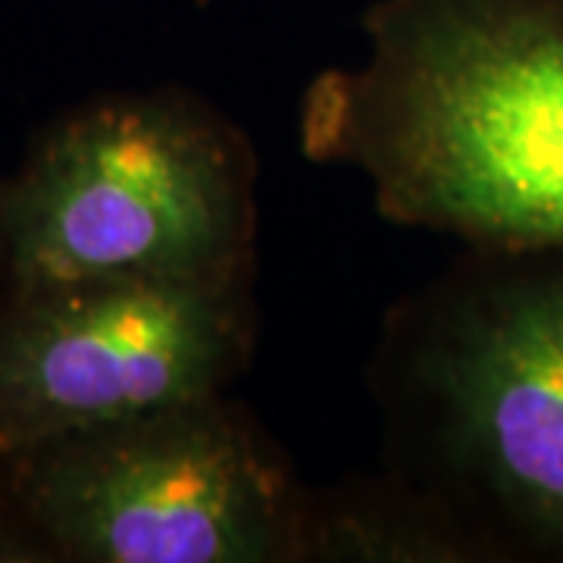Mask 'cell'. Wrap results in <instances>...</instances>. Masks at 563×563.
Returning <instances> with one entry per match:
<instances>
[{
  "label": "cell",
  "mask_w": 563,
  "mask_h": 563,
  "mask_svg": "<svg viewBox=\"0 0 563 563\" xmlns=\"http://www.w3.org/2000/svg\"><path fill=\"white\" fill-rule=\"evenodd\" d=\"M363 35L307 88L303 154L401 225L563 251V0H379Z\"/></svg>",
  "instance_id": "obj_1"
},
{
  "label": "cell",
  "mask_w": 563,
  "mask_h": 563,
  "mask_svg": "<svg viewBox=\"0 0 563 563\" xmlns=\"http://www.w3.org/2000/svg\"><path fill=\"white\" fill-rule=\"evenodd\" d=\"M0 225L10 291L242 276L254 235L251 154L210 110L176 95L88 103L3 185Z\"/></svg>",
  "instance_id": "obj_2"
},
{
  "label": "cell",
  "mask_w": 563,
  "mask_h": 563,
  "mask_svg": "<svg viewBox=\"0 0 563 563\" xmlns=\"http://www.w3.org/2000/svg\"><path fill=\"white\" fill-rule=\"evenodd\" d=\"M10 457L22 510L69 561H301L307 501L222 395Z\"/></svg>",
  "instance_id": "obj_3"
},
{
  "label": "cell",
  "mask_w": 563,
  "mask_h": 563,
  "mask_svg": "<svg viewBox=\"0 0 563 563\" xmlns=\"http://www.w3.org/2000/svg\"><path fill=\"white\" fill-rule=\"evenodd\" d=\"M244 276H117L0 310V454L222 395L251 344Z\"/></svg>",
  "instance_id": "obj_4"
},
{
  "label": "cell",
  "mask_w": 563,
  "mask_h": 563,
  "mask_svg": "<svg viewBox=\"0 0 563 563\" xmlns=\"http://www.w3.org/2000/svg\"><path fill=\"white\" fill-rule=\"evenodd\" d=\"M420 373L457 457L517 520L563 542V273L470 298Z\"/></svg>",
  "instance_id": "obj_5"
},
{
  "label": "cell",
  "mask_w": 563,
  "mask_h": 563,
  "mask_svg": "<svg viewBox=\"0 0 563 563\" xmlns=\"http://www.w3.org/2000/svg\"><path fill=\"white\" fill-rule=\"evenodd\" d=\"M461 551L420 501H307L301 561H461Z\"/></svg>",
  "instance_id": "obj_6"
},
{
  "label": "cell",
  "mask_w": 563,
  "mask_h": 563,
  "mask_svg": "<svg viewBox=\"0 0 563 563\" xmlns=\"http://www.w3.org/2000/svg\"><path fill=\"white\" fill-rule=\"evenodd\" d=\"M0 198H3V185H0ZM0 276H3V225H0Z\"/></svg>",
  "instance_id": "obj_7"
},
{
  "label": "cell",
  "mask_w": 563,
  "mask_h": 563,
  "mask_svg": "<svg viewBox=\"0 0 563 563\" xmlns=\"http://www.w3.org/2000/svg\"><path fill=\"white\" fill-rule=\"evenodd\" d=\"M201 3H207V0H201Z\"/></svg>",
  "instance_id": "obj_8"
}]
</instances>
